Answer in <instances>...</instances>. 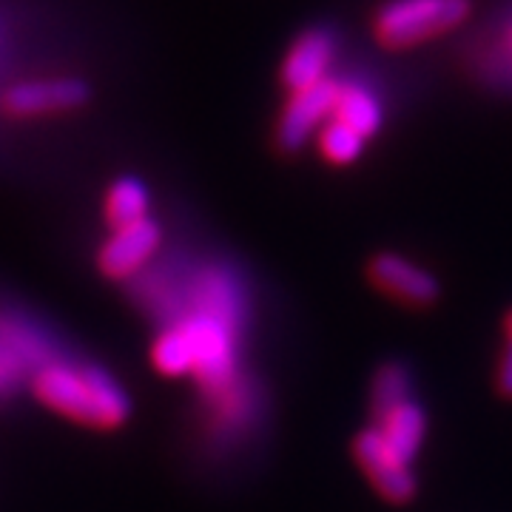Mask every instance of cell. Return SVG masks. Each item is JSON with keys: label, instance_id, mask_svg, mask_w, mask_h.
Listing matches in <instances>:
<instances>
[{"label": "cell", "instance_id": "6da1fadb", "mask_svg": "<svg viewBox=\"0 0 512 512\" xmlns=\"http://www.w3.org/2000/svg\"><path fill=\"white\" fill-rule=\"evenodd\" d=\"M35 393L57 413L94 427H117L128 416L126 390L97 365L55 359L37 367Z\"/></svg>", "mask_w": 512, "mask_h": 512}, {"label": "cell", "instance_id": "7a4b0ae2", "mask_svg": "<svg viewBox=\"0 0 512 512\" xmlns=\"http://www.w3.org/2000/svg\"><path fill=\"white\" fill-rule=\"evenodd\" d=\"M467 15L470 0H390L373 20V32L384 49H410L456 29Z\"/></svg>", "mask_w": 512, "mask_h": 512}, {"label": "cell", "instance_id": "3957f363", "mask_svg": "<svg viewBox=\"0 0 512 512\" xmlns=\"http://www.w3.org/2000/svg\"><path fill=\"white\" fill-rule=\"evenodd\" d=\"M194 353V376L205 390L222 396L237 384L239 330L208 313H188L177 322Z\"/></svg>", "mask_w": 512, "mask_h": 512}, {"label": "cell", "instance_id": "277c9868", "mask_svg": "<svg viewBox=\"0 0 512 512\" xmlns=\"http://www.w3.org/2000/svg\"><path fill=\"white\" fill-rule=\"evenodd\" d=\"M336 92H339L336 77H325V80L313 83L302 92H293L282 117H279V128H276L279 146L285 151H299L305 146L313 131H319L330 120Z\"/></svg>", "mask_w": 512, "mask_h": 512}, {"label": "cell", "instance_id": "5b68a950", "mask_svg": "<svg viewBox=\"0 0 512 512\" xmlns=\"http://www.w3.org/2000/svg\"><path fill=\"white\" fill-rule=\"evenodd\" d=\"M89 100V86L77 77H43L15 83L3 94V109L15 117H40L80 109Z\"/></svg>", "mask_w": 512, "mask_h": 512}, {"label": "cell", "instance_id": "8992f818", "mask_svg": "<svg viewBox=\"0 0 512 512\" xmlns=\"http://www.w3.org/2000/svg\"><path fill=\"white\" fill-rule=\"evenodd\" d=\"M353 453L359 458V464L365 467L370 481L376 484V490L387 501L404 504L416 495V476H413L410 464L390 450V444L384 441L379 427L359 433V439L353 444Z\"/></svg>", "mask_w": 512, "mask_h": 512}, {"label": "cell", "instance_id": "52a82bcc", "mask_svg": "<svg viewBox=\"0 0 512 512\" xmlns=\"http://www.w3.org/2000/svg\"><path fill=\"white\" fill-rule=\"evenodd\" d=\"M160 242H163V234L154 220L117 228L100 251V268L114 279L140 274L146 262H151V256L157 254Z\"/></svg>", "mask_w": 512, "mask_h": 512}, {"label": "cell", "instance_id": "ba28073f", "mask_svg": "<svg viewBox=\"0 0 512 512\" xmlns=\"http://www.w3.org/2000/svg\"><path fill=\"white\" fill-rule=\"evenodd\" d=\"M370 279L376 282V288H382L384 293L402 299L407 305L424 308L439 299V279L399 254L376 256L370 262Z\"/></svg>", "mask_w": 512, "mask_h": 512}, {"label": "cell", "instance_id": "9c48e42d", "mask_svg": "<svg viewBox=\"0 0 512 512\" xmlns=\"http://www.w3.org/2000/svg\"><path fill=\"white\" fill-rule=\"evenodd\" d=\"M191 313H208L239 330L245 316V293L234 271L228 268H202L191 282Z\"/></svg>", "mask_w": 512, "mask_h": 512}, {"label": "cell", "instance_id": "30bf717a", "mask_svg": "<svg viewBox=\"0 0 512 512\" xmlns=\"http://www.w3.org/2000/svg\"><path fill=\"white\" fill-rule=\"evenodd\" d=\"M336 57V37L328 29H308L291 46L282 63V80L291 92H302L313 83L330 77V66Z\"/></svg>", "mask_w": 512, "mask_h": 512}, {"label": "cell", "instance_id": "8fae6325", "mask_svg": "<svg viewBox=\"0 0 512 512\" xmlns=\"http://www.w3.org/2000/svg\"><path fill=\"white\" fill-rule=\"evenodd\" d=\"M330 117L339 120L342 126L353 128L367 140L382 126V100L362 80H339V92H336Z\"/></svg>", "mask_w": 512, "mask_h": 512}, {"label": "cell", "instance_id": "7c38bea8", "mask_svg": "<svg viewBox=\"0 0 512 512\" xmlns=\"http://www.w3.org/2000/svg\"><path fill=\"white\" fill-rule=\"evenodd\" d=\"M379 433L384 436V441L390 444V450L402 461H413L419 456L421 441H424V413L421 407L413 399L410 402L399 404L396 410H390L384 419H379Z\"/></svg>", "mask_w": 512, "mask_h": 512}, {"label": "cell", "instance_id": "4fadbf2b", "mask_svg": "<svg viewBox=\"0 0 512 512\" xmlns=\"http://www.w3.org/2000/svg\"><path fill=\"white\" fill-rule=\"evenodd\" d=\"M148 208H151V194L137 177H120L106 194V217L114 231L148 220Z\"/></svg>", "mask_w": 512, "mask_h": 512}, {"label": "cell", "instance_id": "5bb4252c", "mask_svg": "<svg viewBox=\"0 0 512 512\" xmlns=\"http://www.w3.org/2000/svg\"><path fill=\"white\" fill-rule=\"evenodd\" d=\"M404 402H410V373L399 362H390L373 379V413L376 419H384Z\"/></svg>", "mask_w": 512, "mask_h": 512}, {"label": "cell", "instance_id": "9a60e30c", "mask_svg": "<svg viewBox=\"0 0 512 512\" xmlns=\"http://www.w3.org/2000/svg\"><path fill=\"white\" fill-rule=\"evenodd\" d=\"M151 359H154L157 370L165 373V376H188V373H194V353H191V345H188L185 333L177 325L160 333V339L154 342V350H151Z\"/></svg>", "mask_w": 512, "mask_h": 512}, {"label": "cell", "instance_id": "2e32d148", "mask_svg": "<svg viewBox=\"0 0 512 512\" xmlns=\"http://www.w3.org/2000/svg\"><path fill=\"white\" fill-rule=\"evenodd\" d=\"M362 148H365V137L356 134L353 128L342 126L339 120L330 117L325 126L319 128V151L322 157L336 165H350L353 160L362 157Z\"/></svg>", "mask_w": 512, "mask_h": 512}, {"label": "cell", "instance_id": "e0dca14e", "mask_svg": "<svg viewBox=\"0 0 512 512\" xmlns=\"http://www.w3.org/2000/svg\"><path fill=\"white\" fill-rule=\"evenodd\" d=\"M481 60H484V72L490 80H510L512 83V18L498 29V37Z\"/></svg>", "mask_w": 512, "mask_h": 512}, {"label": "cell", "instance_id": "ac0fdd59", "mask_svg": "<svg viewBox=\"0 0 512 512\" xmlns=\"http://www.w3.org/2000/svg\"><path fill=\"white\" fill-rule=\"evenodd\" d=\"M498 387H501L504 396L512 399V342L507 353H504V359H501V367H498Z\"/></svg>", "mask_w": 512, "mask_h": 512}, {"label": "cell", "instance_id": "d6986e66", "mask_svg": "<svg viewBox=\"0 0 512 512\" xmlns=\"http://www.w3.org/2000/svg\"><path fill=\"white\" fill-rule=\"evenodd\" d=\"M507 330H510V339H512V313L507 316Z\"/></svg>", "mask_w": 512, "mask_h": 512}]
</instances>
